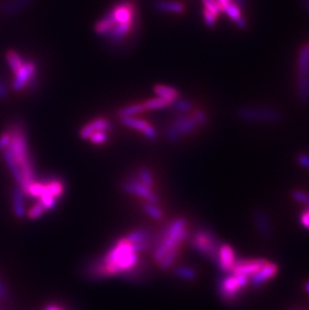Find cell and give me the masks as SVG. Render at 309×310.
<instances>
[{
  "label": "cell",
  "instance_id": "6da1fadb",
  "mask_svg": "<svg viewBox=\"0 0 309 310\" xmlns=\"http://www.w3.org/2000/svg\"><path fill=\"white\" fill-rule=\"evenodd\" d=\"M139 263V252L126 237L118 240L105 256L88 267L89 275L93 278H106L130 273Z\"/></svg>",
  "mask_w": 309,
  "mask_h": 310
},
{
  "label": "cell",
  "instance_id": "7a4b0ae2",
  "mask_svg": "<svg viewBox=\"0 0 309 310\" xmlns=\"http://www.w3.org/2000/svg\"><path fill=\"white\" fill-rule=\"evenodd\" d=\"M8 130L10 132V143L8 145V151L11 153L13 159L17 163L19 170L22 176V187L25 192L26 188L34 182V170L33 163L28 152V145L26 136L22 125L19 124H11Z\"/></svg>",
  "mask_w": 309,
  "mask_h": 310
},
{
  "label": "cell",
  "instance_id": "3957f363",
  "mask_svg": "<svg viewBox=\"0 0 309 310\" xmlns=\"http://www.w3.org/2000/svg\"><path fill=\"white\" fill-rule=\"evenodd\" d=\"M138 6L134 0H121L115 3L105 16L95 23L94 30L101 36H106L115 24L136 23Z\"/></svg>",
  "mask_w": 309,
  "mask_h": 310
},
{
  "label": "cell",
  "instance_id": "277c9868",
  "mask_svg": "<svg viewBox=\"0 0 309 310\" xmlns=\"http://www.w3.org/2000/svg\"><path fill=\"white\" fill-rule=\"evenodd\" d=\"M296 95L301 103L309 102V47L303 45L298 51L297 58Z\"/></svg>",
  "mask_w": 309,
  "mask_h": 310
},
{
  "label": "cell",
  "instance_id": "5b68a950",
  "mask_svg": "<svg viewBox=\"0 0 309 310\" xmlns=\"http://www.w3.org/2000/svg\"><path fill=\"white\" fill-rule=\"evenodd\" d=\"M237 117L250 123H267L274 124L282 120V114L275 108L262 107V106H242L237 113Z\"/></svg>",
  "mask_w": 309,
  "mask_h": 310
},
{
  "label": "cell",
  "instance_id": "8992f818",
  "mask_svg": "<svg viewBox=\"0 0 309 310\" xmlns=\"http://www.w3.org/2000/svg\"><path fill=\"white\" fill-rule=\"evenodd\" d=\"M191 245L203 256L216 262L218 250L221 244L218 243V239L213 233L204 229L195 232L191 238Z\"/></svg>",
  "mask_w": 309,
  "mask_h": 310
},
{
  "label": "cell",
  "instance_id": "52a82bcc",
  "mask_svg": "<svg viewBox=\"0 0 309 310\" xmlns=\"http://www.w3.org/2000/svg\"><path fill=\"white\" fill-rule=\"evenodd\" d=\"M250 283V278L245 275L235 274L223 278L219 283L220 297L227 302L235 300L242 292V290Z\"/></svg>",
  "mask_w": 309,
  "mask_h": 310
},
{
  "label": "cell",
  "instance_id": "ba28073f",
  "mask_svg": "<svg viewBox=\"0 0 309 310\" xmlns=\"http://www.w3.org/2000/svg\"><path fill=\"white\" fill-rule=\"evenodd\" d=\"M123 190L126 193H129L133 196H138L143 199H145L147 202L153 203V204H159L160 200L158 196L154 193L153 190L149 189L145 185H143L138 179L130 180L122 185Z\"/></svg>",
  "mask_w": 309,
  "mask_h": 310
},
{
  "label": "cell",
  "instance_id": "9c48e42d",
  "mask_svg": "<svg viewBox=\"0 0 309 310\" xmlns=\"http://www.w3.org/2000/svg\"><path fill=\"white\" fill-rule=\"evenodd\" d=\"M36 74V66L33 62L25 61L22 67L15 72V78L12 83L14 90L23 89L31 81H33Z\"/></svg>",
  "mask_w": 309,
  "mask_h": 310
},
{
  "label": "cell",
  "instance_id": "30bf717a",
  "mask_svg": "<svg viewBox=\"0 0 309 310\" xmlns=\"http://www.w3.org/2000/svg\"><path fill=\"white\" fill-rule=\"evenodd\" d=\"M237 260L235 251L228 244H221L218 250L216 263L224 272H232L235 267Z\"/></svg>",
  "mask_w": 309,
  "mask_h": 310
},
{
  "label": "cell",
  "instance_id": "8fae6325",
  "mask_svg": "<svg viewBox=\"0 0 309 310\" xmlns=\"http://www.w3.org/2000/svg\"><path fill=\"white\" fill-rule=\"evenodd\" d=\"M121 120L126 126L131 127V129H133L136 131H139L149 140H154L157 138L156 130H154V127L147 121L138 119L136 117H126V118H121Z\"/></svg>",
  "mask_w": 309,
  "mask_h": 310
},
{
  "label": "cell",
  "instance_id": "7c38bea8",
  "mask_svg": "<svg viewBox=\"0 0 309 310\" xmlns=\"http://www.w3.org/2000/svg\"><path fill=\"white\" fill-rule=\"evenodd\" d=\"M110 130H111V124L109 120L105 118H96L82 127L80 131V137L83 140H88L89 137L95 132L110 133Z\"/></svg>",
  "mask_w": 309,
  "mask_h": 310
},
{
  "label": "cell",
  "instance_id": "4fadbf2b",
  "mask_svg": "<svg viewBox=\"0 0 309 310\" xmlns=\"http://www.w3.org/2000/svg\"><path fill=\"white\" fill-rule=\"evenodd\" d=\"M266 262L265 259H244L236 262L235 267L232 273L235 274L245 275L249 278L252 277L255 273L262 267Z\"/></svg>",
  "mask_w": 309,
  "mask_h": 310
},
{
  "label": "cell",
  "instance_id": "5bb4252c",
  "mask_svg": "<svg viewBox=\"0 0 309 310\" xmlns=\"http://www.w3.org/2000/svg\"><path fill=\"white\" fill-rule=\"evenodd\" d=\"M277 272L278 266L273 262H269L266 260L262 267L250 278V282L254 286H260L268 280L272 279L277 274Z\"/></svg>",
  "mask_w": 309,
  "mask_h": 310
},
{
  "label": "cell",
  "instance_id": "9a60e30c",
  "mask_svg": "<svg viewBox=\"0 0 309 310\" xmlns=\"http://www.w3.org/2000/svg\"><path fill=\"white\" fill-rule=\"evenodd\" d=\"M171 125L175 127L181 136H184V135L192 134L197 129V126L199 124H197V122L195 121L194 118H193L192 115L185 116L182 114L175 119V121L173 122Z\"/></svg>",
  "mask_w": 309,
  "mask_h": 310
},
{
  "label": "cell",
  "instance_id": "2e32d148",
  "mask_svg": "<svg viewBox=\"0 0 309 310\" xmlns=\"http://www.w3.org/2000/svg\"><path fill=\"white\" fill-rule=\"evenodd\" d=\"M222 11L224 12V13H226V15L230 18V20L233 21L239 28H241V29H246L247 28V26H248V24H247V21H246V20L245 18L243 17V15H242V12H241V8L238 6V5H236L233 1H231L228 3V4H226V5H224L223 7H222Z\"/></svg>",
  "mask_w": 309,
  "mask_h": 310
},
{
  "label": "cell",
  "instance_id": "e0dca14e",
  "mask_svg": "<svg viewBox=\"0 0 309 310\" xmlns=\"http://www.w3.org/2000/svg\"><path fill=\"white\" fill-rule=\"evenodd\" d=\"M25 194L21 187H16L12 191L13 211L17 218L22 219L25 217Z\"/></svg>",
  "mask_w": 309,
  "mask_h": 310
},
{
  "label": "cell",
  "instance_id": "ac0fdd59",
  "mask_svg": "<svg viewBox=\"0 0 309 310\" xmlns=\"http://www.w3.org/2000/svg\"><path fill=\"white\" fill-rule=\"evenodd\" d=\"M2 155H3V159L6 163L7 167L9 168L10 173L12 174L15 182L17 183L18 187H22V172L19 170V167L17 165V163L15 162V160L13 159L11 153L8 151V149H5L2 151Z\"/></svg>",
  "mask_w": 309,
  "mask_h": 310
},
{
  "label": "cell",
  "instance_id": "d6986e66",
  "mask_svg": "<svg viewBox=\"0 0 309 310\" xmlns=\"http://www.w3.org/2000/svg\"><path fill=\"white\" fill-rule=\"evenodd\" d=\"M154 93L157 95V97L162 98L171 103H175L177 100H179V92L175 88L169 85H164V84H159L154 87Z\"/></svg>",
  "mask_w": 309,
  "mask_h": 310
},
{
  "label": "cell",
  "instance_id": "ffe728a7",
  "mask_svg": "<svg viewBox=\"0 0 309 310\" xmlns=\"http://www.w3.org/2000/svg\"><path fill=\"white\" fill-rule=\"evenodd\" d=\"M154 7L163 12L183 13L185 11V5L177 1H168V0H159L154 3Z\"/></svg>",
  "mask_w": 309,
  "mask_h": 310
},
{
  "label": "cell",
  "instance_id": "44dd1931",
  "mask_svg": "<svg viewBox=\"0 0 309 310\" xmlns=\"http://www.w3.org/2000/svg\"><path fill=\"white\" fill-rule=\"evenodd\" d=\"M180 254V245H177L175 247H173L171 250H169L167 252V254L165 256L160 260V262L158 263L160 268L162 270H167L170 268V266L173 264V262L176 260V258L178 257V255Z\"/></svg>",
  "mask_w": 309,
  "mask_h": 310
},
{
  "label": "cell",
  "instance_id": "7402d4cb",
  "mask_svg": "<svg viewBox=\"0 0 309 310\" xmlns=\"http://www.w3.org/2000/svg\"><path fill=\"white\" fill-rule=\"evenodd\" d=\"M255 223L258 227L260 234L263 237H268L271 233V228H270V222L268 221L267 216L262 212H257L255 214Z\"/></svg>",
  "mask_w": 309,
  "mask_h": 310
},
{
  "label": "cell",
  "instance_id": "603a6c76",
  "mask_svg": "<svg viewBox=\"0 0 309 310\" xmlns=\"http://www.w3.org/2000/svg\"><path fill=\"white\" fill-rule=\"evenodd\" d=\"M172 103L162 98H153L143 103L145 111H156V109H162L170 106Z\"/></svg>",
  "mask_w": 309,
  "mask_h": 310
},
{
  "label": "cell",
  "instance_id": "cb8c5ba5",
  "mask_svg": "<svg viewBox=\"0 0 309 310\" xmlns=\"http://www.w3.org/2000/svg\"><path fill=\"white\" fill-rule=\"evenodd\" d=\"M6 59H7V62H8V64H9L11 70L13 71V74H15L16 71L21 69L25 62V61H23V59L21 56H19V53H17L14 50H10L7 52Z\"/></svg>",
  "mask_w": 309,
  "mask_h": 310
},
{
  "label": "cell",
  "instance_id": "d4e9b609",
  "mask_svg": "<svg viewBox=\"0 0 309 310\" xmlns=\"http://www.w3.org/2000/svg\"><path fill=\"white\" fill-rule=\"evenodd\" d=\"M126 238L131 243L134 244V243H139V242L151 240V234L146 229H139V230H134V231L131 232L130 234H128V236L126 237Z\"/></svg>",
  "mask_w": 309,
  "mask_h": 310
},
{
  "label": "cell",
  "instance_id": "484cf974",
  "mask_svg": "<svg viewBox=\"0 0 309 310\" xmlns=\"http://www.w3.org/2000/svg\"><path fill=\"white\" fill-rule=\"evenodd\" d=\"M174 274L185 280H194L196 278V271L188 266H178L174 269Z\"/></svg>",
  "mask_w": 309,
  "mask_h": 310
},
{
  "label": "cell",
  "instance_id": "4316f807",
  "mask_svg": "<svg viewBox=\"0 0 309 310\" xmlns=\"http://www.w3.org/2000/svg\"><path fill=\"white\" fill-rule=\"evenodd\" d=\"M145 111L143 103H136L131 104L128 106H125L119 112L120 118H126V117H134Z\"/></svg>",
  "mask_w": 309,
  "mask_h": 310
},
{
  "label": "cell",
  "instance_id": "83f0119b",
  "mask_svg": "<svg viewBox=\"0 0 309 310\" xmlns=\"http://www.w3.org/2000/svg\"><path fill=\"white\" fill-rule=\"evenodd\" d=\"M143 209L150 217L154 219V220L160 221L164 218V212L161 208L158 207V204H153V203L147 202L143 205Z\"/></svg>",
  "mask_w": 309,
  "mask_h": 310
},
{
  "label": "cell",
  "instance_id": "f1b7e54d",
  "mask_svg": "<svg viewBox=\"0 0 309 310\" xmlns=\"http://www.w3.org/2000/svg\"><path fill=\"white\" fill-rule=\"evenodd\" d=\"M138 176H139L138 180L141 182L143 185H145L149 189L153 190L154 185V181L152 173L147 168H140L139 172H138Z\"/></svg>",
  "mask_w": 309,
  "mask_h": 310
},
{
  "label": "cell",
  "instance_id": "f546056e",
  "mask_svg": "<svg viewBox=\"0 0 309 310\" xmlns=\"http://www.w3.org/2000/svg\"><path fill=\"white\" fill-rule=\"evenodd\" d=\"M202 4L205 9L215 13L218 16L223 13L222 7L217 0H202Z\"/></svg>",
  "mask_w": 309,
  "mask_h": 310
},
{
  "label": "cell",
  "instance_id": "4dcf8cb0",
  "mask_svg": "<svg viewBox=\"0 0 309 310\" xmlns=\"http://www.w3.org/2000/svg\"><path fill=\"white\" fill-rule=\"evenodd\" d=\"M174 103V108L176 109L177 112L184 114V113H189L193 111V103L189 101H179L177 100Z\"/></svg>",
  "mask_w": 309,
  "mask_h": 310
},
{
  "label": "cell",
  "instance_id": "1f68e13d",
  "mask_svg": "<svg viewBox=\"0 0 309 310\" xmlns=\"http://www.w3.org/2000/svg\"><path fill=\"white\" fill-rule=\"evenodd\" d=\"M46 211V209L44 207V205L41 203V202H37L35 205H33L28 213H27V216L30 218V219H38L40 217H42L44 212Z\"/></svg>",
  "mask_w": 309,
  "mask_h": 310
},
{
  "label": "cell",
  "instance_id": "d6a6232c",
  "mask_svg": "<svg viewBox=\"0 0 309 310\" xmlns=\"http://www.w3.org/2000/svg\"><path fill=\"white\" fill-rule=\"evenodd\" d=\"M108 139H109L108 132H95L89 137L88 141H90V143L94 145H103L108 141Z\"/></svg>",
  "mask_w": 309,
  "mask_h": 310
},
{
  "label": "cell",
  "instance_id": "836d02e7",
  "mask_svg": "<svg viewBox=\"0 0 309 310\" xmlns=\"http://www.w3.org/2000/svg\"><path fill=\"white\" fill-rule=\"evenodd\" d=\"M203 18H204L205 24L208 27H213L216 24L217 21H218V15H216L215 13L203 8Z\"/></svg>",
  "mask_w": 309,
  "mask_h": 310
},
{
  "label": "cell",
  "instance_id": "e575fe53",
  "mask_svg": "<svg viewBox=\"0 0 309 310\" xmlns=\"http://www.w3.org/2000/svg\"><path fill=\"white\" fill-rule=\"evenodd\" d=\"M293 198L296 200V201L306 205V206H309V195L306 194L305 192H302V191H295L293 192L292 194Z\"/></svg>",
  "mask_w": 309,
  "mask_h": 310
},
{
  "label": "cell",
  "instance_id": "d590c367",
  "mask_svg": "<svg viewBox=\"0 0 309 310\" xmlns=\"http://www.w3.org/2000/svg\"><path fill=\"white\" fill-rule=\"evenodd\" d=\"M192 116L195 119V121L197 122L199 125H204L208 121L207 115L203 111H200V109H196V111L193 112Z\"/></svg>",
  "mask_w": 309,
  "mask_h": 310
},
{
  "label": "cell",
  "instance_id": "8d00e7d4",
  "mask_svg": "<svg viewBox=\"0 0 309 310\" xmlns=\"http://www.w3.org/2000/svg\"><path fill=\"white\" fill-rule=\"evenodd\" d=\"M10 132L7 129L1 136H0V151L5 150L10 143Z\"/></svg>",
  "mask_w": 309,
  "mask_h": 310
},
{
  "label": "cell",
  "instance_id": "74e56055",
  "mask_svg": "<svg viewBox=\"0 0 309 310\" xmlns=\"http://www.w3.org/2000/svg\"><path fill=\"white\" fill-rule=\"evenodd\" d=\"M167 138L171 141V142H177V141H179L180 139H181V135H180V133L175 129V127H174L173 125H170L169 127H168V130H167Z\"/></svg>",
  "mask_w": 309,
  "mask_h": 310
},
{
  "label": "cell",
  "instance_id": "f35d334b",
  "mask_svg": "<svg viewBox=\"0 0 309 310\" xmlns=\"http://www.w3.org/2000/svg\"><path fill=\"white\" fill-rule=\"evenodd\" d=\"M300 222L301 224L309 229V206H307V210H305L302 214H301V217H300Z\"/></svg>",
  "mask_w": 309,
  "mask_h": 310
},
{
  "label": "cell",
  "instance_id": "ab89813d",
  "mask_svg": "<svg viewBox=\"0 0 309 310\" xmlns=\"http://www.w3.org/2000/svg\"><path fill=\"white\" fill-rule=\"evenodd\" d=\"M298 159H299V163H300L301 166H303L305 168L309 167V156H307L306 154H303V155H300Z\"/></svg>",
  "mask_w": 309,
  "mask_h": 310
},
{
  "label": "cell",
  "instance_id": "60d3db41",
  "mask_svg": "<svg viewBox=\"0 0 309 310\" xmlns=\"http://www.w3.org/2000/svg\"><path fill=\"white\" fill-rule=\"evenodd\" d=\"M7 296V290H6V287L5 285L3 284L2 280L0 279V298L3 299Z\"/></svg>",
  "mask_w": 309,
  "mask_h": 310
},
{
  "label": "cell",
  "instance_id": "b9f144b4",
  "mask_svg": "<svg viewBox=\"0 0 309 310\" xmlns=\"http://www.w3.org/2000/svg\"><path fill=\"white\" fill-rule=\"evenodd\" d=\"M6 94H7V88H6L5 84L2 82H0V99L4 98L6 96Z\"/></svg>",
  "mask_w": 309,
  "mask_h": 310
},
{
  "label": "cell",
  "instance_id": "7bdbcfd3",
  "mask_svg": "<svg viewBox=\"0 0 309 310\" xmlns=\"http://www.w3.org/2000/svg\"><path fill=\"white\" fill-rule=\"evenodd\" d=\"M45 310H62L59 306H55V305H48Z\"/></svg>",
  "mask_w": 309,
  "mask_h": 310
},
{
  "label": "cell",
  "instance_id": "ee69618b",
  "mask_svg": "<svg viewBox=\"0 0 309 310\" xmlns=\"http://www.w3.org/2000/svg\"><path fill=\"white\" fill-rule=\"evenodd\" d=\"M217 1L219 2V4L221 5V7H223L224 5H226V4H228L231 0H217Z\"/></svg>",
  "mask_w": 309,
  "mask_h": 310
},
{
  "label": "cell",
  "instance_id": "f6af8a7d",
  "mask_svg": "<svg viewBox=\"0 0 309 310\" xmlns=\"http://www.w3.org/2000/svg\"><path fill=\"white\" fill-rule=\"evenodd\" d=\"M306 289H307V291L309 292V282L307 283V285H306Z\"/></svg>",
  "mask_w": 309,
  "mask_h": 310
},
{
  "label": "cell",
  "instance_id": "bcb514c9",
  "mask_svg": "<svg viewBox=\"0 0 309 310\" xmlns=\"http://www.w3.org/2000/svg\"><path fill=\"white\" fill-rule=\"evenodd\" d=\"M308 47H309V44H308Z\"/></svg>",
  "mask_w": 309,
  "mask_h": 310
}]
</instances>
